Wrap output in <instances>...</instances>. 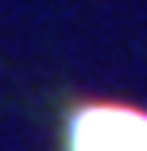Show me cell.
Here are the masks:
<instances>
[{"instance_id":"cell-1","label":"cell","mask_w":147,"mask_h":151,"mask_svg":"<svg viewBox=\"0 0 147 151\" xmlns=\"http://www.w3.org/2000/svg\"><path fill=\"white\" fill-rule=\"evenodd\" d=\"M70 151H147V112L132 105H81L70 116Z\"/></svg>"}]
</instances>
